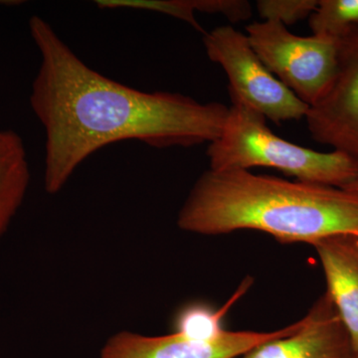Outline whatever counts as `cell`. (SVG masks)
<instances>
[{
    "label": "cell",
    "instance_id": "obj_1",
    "mask_svg": "<svg viewBox=\"0 0 358 358\" xmlns=\"http://www.w3.org/2000/svg\"><path fill=\"white\" fill-rule=\"evenodd\" d=\"M41 63L30 105L45 131L44 185L62 189L101 148L124 141L150 147L192 148L222 134L229 108L171 92H143L85 64L40 16L29 20Z\"/></svg>",
    "mask_w": 358,
    "mask_h": 358
},
{
    "label": "cell",
    "instance_id": "obj_2",
    "mask_svg": "<svg viewBox=\"0 0 358 358\" xmlns=\"http://www.w3.org/2000/svg\"><path fill=\"white\" fill-rule=\"evenodd\" d=\"M178 224L197 234L259 230L281 243L313 246L336 235L358 236V193L245 169H208L193 186Z\"/></svg>",
    "mask_w": 358,
    "mask_h": 358
},
{
    "label": "cell",
    "instance_id": "obj_3",
    "mask_svg": "<svg viewBox=\"0 0 358 358\" xmlns=\"http://www.w3.org/2000/svg\"><path fill=\"white\" fill-rule=\"evenodd\" d=\"M222 134L209 143L210 169L272 167L301 182L345 188L358 178V164L343 152H317L275 136L262 115L231 101Z\"/></svg>",
    "mask_w": 358,
    "mask_h": 358
},
{
    "label": "cell",
    "instance_id": "obj_4",
    "mask_svg": "<svg viewBox=\"0 0 358 358\" xmlns=\"http://www.w3.org/2000/svg\"><path fill=\"white\" fill-rule=\"evenodd\" d=\"M252 48L280 82L312 107L331 86L338 65V39L294 35L278 21L246 27Z\"/></svg>",
    "mask_w": 358,
    "mask_h": 358
},
{
    "label": "cell",
    "instance_id": "obj_5",
    "mask_svg": "<svg viewBox=\"0 0 358 358\" xmlns=\"http://www.w3.org/2000/svg\"><path fill=\"white\" fill-rule=\"evenodd\" d=\"M207 56L225 71L231 101L242 103L275 124L306 117L310 107L268 71L248 37L232 26L203 34Z\"/></svg>",
    "mask_w": 358,
    "mask_h": 358
},
{
    "label": "cell",
    "instance_id": "obj_6",
    "mask_svg": "<svg viewBox=\"0 0 358 358\" xmlns=\"http://www.w3.org/2000/svg\"><path fill=\"white\" fill-rule=\"evenodd\" d=\"M338 65L331 86L306 120L313 141L358 164V26L338 39Z\"/></svg>",
    "mask_w": 358,
    "mask_h": 358
},
{
    "label": "cell",
    "instance_id": "obj_7",
    "mask_svg": "<svg viewBox=\"0 0 358 358\" xmlns=\"http://www.w3.org/2000/svg\"><path fill=\"white\" fill-rule=\"evenodd\" d=\"M301 320L279 331H224L209 341H199L173 333L162 336H145L122 331L103 348L102 358H238L262 343L294 333Z\"/></svg>",
    "mask_w": 358,
    "mask_h": 358
},
{
    "label": "cell",
    "instance_id": "obj_8",
    "mask_svg": "<svg viewBox=\"0 0 358 358\" xmlns=\"http://www.w3.org/2000/svg\"><path fill=\"white\" fill-rule=\"evenodd\" d=\"M238 358H358L327 293L313 303L294 333L262 343Z\"/></svg>",
    "mask_w": 358,
    "mask_h": 358
},
{
    "label": "cell",
    "instance_id": "obj_9",
    "mask_svg": "<svg viewBox=\"0 0 358 358\" xmlns=\"http://www.w3.org/2000/svg\"><path fill=\"white\" fill-rule=\"evenodd\" d=\"M327 281V296L345 326L358 357V239L336 235L313 245Z\"/></svg>",
    "mask_w": 358,
    "mask_h": 358
},
{
    "label": "cell",
    "instance_id": "obj_10",
    "mask_svg": "<svg viewBox=\"0 0 358 358\" xmlns=\"http://www.w3.org/2000/svg\"><path fill=\"white\" fill-rule=\"evenodd\" d=\"M30 171L20 134L0 131V237L6 232L27 192Z\"/></svg>",
    "mask_w": 358,
    "mask_h": 358
},
{
    "label": "cell",
    "instance_id": "obj_11",
    "mask_svg": "<svg viewBox=\"0 0 358 358\" xmlns=\"http://www.w3.org/2000/svg\"><path fill=\"white\" fill-rule=\"evenodd\" d=\"M308 24L313 35L338 39L358 26V0H319Z\"/></svg>",
    "mask_w": 358,
    "mask_h": 358
},
{
    "label": "cell",
    "instance_id": "obj_12",
    "mask_svg": "<svg viewBox=\"0 0 358 358\" xmlns=\"http://www.w3.org/2000/svg\"><path fill=\"white\" fill-rule=\"evenodd\" d=\"M95 3L101 9H140L166 14L185 21L202 34L206 32L195 17V0H98Z\"/></svg>",
    "mask_w": 358,
    "mask_h": 358
},
{
    "label": "cell",
    "instance_id": "obj_13",
    "mask_svg": "<svg viewBox=\"0 0 358 358\" xmlns=\"http://www.w3.org/2000/svg\"><path fill=\"white\" fill-rule=\"evenodd\" d=\"M224 310L214 313L202 306H192L181 310L176 320V333L187 338L209 341L223 333L221 319Z\"/></svg>",
    "mask_w": 358,
    "mask_h": 358
},
{
    "label": "cell",
    "instance_id": "obj_14",
    "mask_svg": "<svg viewBox=\"0 0 358 358\" xmlns=\"http://www.w3.org/2000/svg\"><path fill=\"white\" fill-rule=\"evenodd\" d=\"M317 4L319 0H259L256 7L264 20L278 21L287 26L310 17Z\"/></svg>",
    "mask_w": 358,
    "mask_h": 358
},
{
    "label": "cell",
    "instance_id": "obj_15",
    "mask_svg": "<svg viewBox=\"0 0 358 358\" xmlns=\"http://www.w3.org/2000/svg\"><path fill=\"white\" fill-rule=\"evenodd\" d=\"M196 11L222 14L234 23L249 20L252 15L251 4L245 0H196Z\"/></svg>",
    "mask_w": 358,
    "mask_h": 358
},
{
    "label": "cell",
    "instance_id": "obj_16",
    "mask_svg": "<svg viewBox=\"0 0 358 358\" xmlns=\"http://www.w3.org/2000/svg\"><path fill=\"white\" fill-rule=\"evenodd\" d=\"M343 189L348 190V192H352L355 193H358V178L357 180L353 181L352 183H350V185L346 186Z\"/></svg>",
    "mask_w": 358,
    "mask_h": 358
},
{
    "label": "cell",
    "instance_id": "obj_17",
    "mask_svg": "<svg viewBox=\"0 0 358 358\" xmlns=\"http://www.w3.org/2000/svg\"><path fill=\"white\" fill-rule=\"evenodd\" d=\"M357 239H358V236H357Z\"/></svg>",
    "mask_w": 358,
    "mask_h": 358
}]
</instances>
